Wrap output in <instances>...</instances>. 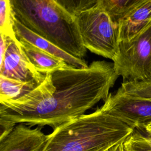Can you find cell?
I'll return each mask as SVG.
<instances>
[{"mask_svg": "<svg viewBox=\"0 0 151 151\" xmlns=\"http://www.w3.org/2000/svg\"><path fill=\"white\" fill-rule=\"evenodd\" d=\"M102 106L134 129L144 130L151 123V100L127 94L119 88L114 94H109Z\"/></svg>", "mask_w": 151, "mask_h": 151, "instance_id": "6", "label": "cell"}, {"mask_svg": "<svg viewBox=\"0 0 151 151\" xmlns=\"http://www.w3.org/2000/svg\"><path fill=\"white\" fill-rule=\"evenodd\" d=\"M124 151H151V136L133 132L124 142Z\"/></svg>", "mask_w": 151, "mask_h": 151, "instance_id": "17", "label": "cell"}, {"mask_svg": "<svg viewBox=\"0 0 151 151\" xmlns=\"http://www.w3.org/2000/svg\"><path fill=\"white\" fill-rule=\"evenodd\" d=\"M134 131L101 106L54 129L42 151H105Z\"/></svg>", "mask_w": 151, "mask_h": 151, "instance_id": "2", "label": "cell"}, {"mask_svg": "<svg viewBox=\"0 0 151 151\" xmlns=\"http://www.w3.org/2000/svg\"><path fill=\"white\" fill-rule=\"evenodd\" d=\"M119 89L127 94L151 100V80L124 81Z\"/></svg>", "mask_w": 151, "mask_h": 151, "instance_id": "15", "label": "cell"}, {"mask_svg": "<svg viewBox=\"0 0 151 151\" xmlns=\"http://www.w3.org/2000/svg\"><path fill=\"white\" fill-rule=\"evenodd\" d=\"M75 19L84 47L114 61L120 43L119 24L99 6L80 13Z\"/></svg>", "mask_w": 151, "mask_h": 151, "instance_id": "4", "label": "cell"}, {"mask_svg": "<svg viewBox=\"0 0 151 151\" xmlns=\"http://www.w3.org/2000/svg\"><path fill=\"white\" fill-rule=\"evenodd\" d=\"M14 15L21 24L71 55H86L75 17L54 0H11Z\"/></svg>", "mask_w": 151, "mask_h": 151, "instance_id": "3", "label": "cell"}, {"mask_svg": "<svg viewBox=\"0 0 151 151\" xmlns=\"http://www.w3.org/2000/svg\"><path fill=\"white\" fill-rule=\"evenodd\" d=\"M14 28L17 39L22 40L48 54L64 60L68 64L74 67L84 68L88 66L83 59L71 55L51 41L32 32L15 18H14Z\"/></svg>", "mask_w": 151, "mask_h": 151, "instance_id": "9", "label": "cell"}, {"mask_svg": "<svg viewBox=\"0 0 151 151\" xmlns=\"http://www.w3.org/2000/svg\"><path fill=\"white\" fill-rule=\"evenodd\" d=\"M151 25V0H147L119 24L120 41H130Z\"/></svg>", "mask_w": 151, "mask_h": 151, "instance_id": "10", "label": "cell"}, {"mask_svg": "<svg viewBox=\"0 0 151 151\" xmlns=\"http://www.w3.org/2000/svg\"><path fill=\"white\" fill-rule=\"evenodd\" d=\"M48 139L40 128L31 129L25 124L15 125L0 139V151H42Z\"/></svg>", "mask_w": 151, "mask_h": 151, "instance_id": "8", "label": "cell"}, {"mask_svg": "<svg viewBox=\"0 0 151 151\" xmlns=\"http://www.w3.org/2000/svg\"><path fill=\"white\" fill-rule=\"evenodd\" d=\"M38 86L34 81H21L0 75V102L18 99Z\"/></svg>", "mask_w": 151, "mask_h": 151, "instance_id": "12", "label": "cell"}, {"mask_svg": "<svg viewBox=\"0 0 151 151\" xmlns=\"http://www.w3.org/2000/svg\"><path fill=\"white\" fill-rule=\"evenodd\" d=\"M118 77L114 63L104 60L84 68L70 66L48 73L30 93L0 102V124L10 129L19 123L55 129L105 100Z\"/></svg>", "mask_w": 151, "mask_h": 151, "instance_id": "1", "label": "cell"}, {"mask_svg": "<svg viewBox=\"0 0 151 151\" xmlns=\"http://www.w3.org/2000/svg\"><path fill=\"white\" fill-rule=\"evenodd\" d=\"M123 142H120L106 150L105 151H124Z\"/></svg>", "mask_w": 151, "mask_h": 151, "instance_id": "18", "label": "cell"}, {"mask_svg": "<svg viewBox=\"0 0 151 151\" xmlns=\"http://www.w3.org/2000/svg\"><path fill=\"white\" fill-rule=\"evenodd\" d=\"M71 15L76 17L80 13L98 6L100 0H54Z\"/></svg>", "mask_w": 151, "mask_h": 151, "instance_id": "16", "label": "cell"}, {"mask_svg": "<svg viewBox=\"0 0 151 151\" xmlns=\"http://www.w3.org/2000/svg\"><path fill=\"white\" fill-rule=\"evenodd\" d=\"M17 40L18 45L22 53L35 68L41 74L45 75L48 73L71 66L64 60L50 54L22 40Z\"/></svg>", "mask_w": 151, "mask_h": 151, "instance_id": "11", "label": "cell"}, {"mask_svg": "<svg viewBox=\"0 0 151 151\" xmlns=\"http://www.w3.org/2000/svg\"><path fill=\"white\" fill-rule=\"evenodd\" d=\"M113 63L124 81L151 80V25L130 41H120Z\"/></svg>", "mask_w": 151, "mask_h": 151, "instance_id": "5", "label": "cell"}, {"mask_svg": "<svg viewBox=\"0 0 151 151\" xmlns=\"http://www.w3.org/2000/svg\"><path fill=\"white\" fill-rule=\"evenodd\" d=\"M14 15L11 0H0V32L14 41L18 40L14 28Z\"/></svg>", "mask_w": 151, "mask_h": 151, "instance_id": "14", "label": "cell"}, {"mask_svg": "<svg viewBox=\"0 0 151 151\" xmlns=\"http://www.w3.org/2000/svg\"><path fill=\"white\" fill-rule=\"evenodd\" d=\"M17 41L8 37V45L0 63V75L21 81H34L39 85L45 75L39 73L19 48Z\"/></svg>", "mask_w": 151, "mask_h": 151, "instance_id": "7", "label": "cell"}, {"mask_svg": "<svg viewBox=\"0 0 151 151\" xmlns=\"http://www.w3.org/2000/svg\"><path fill=\"white\" fill-rule=\"evenodd\" d=\"M145 131L146 132H147V133L148 134V135L151 136V123L147 124L144 129Z\"/></svg>", "mask_w": 151, "mask_h": 151, "instance_id": "19", "label": "cell"}, {"mask_svg": "<svg viewBox=\"0 0 151 151\" xmlns=\"http://www.w3.org/2000/svg\"><path fill=\"white\" fill-rule=\"evenodd\" d=\"M147 0H100V6L110 17L111 21L119 24L120 21Z\"/></svg>", "mask_w": 151, "mask_h": 151, "instance_id": "13", "label": "cell"}]
</instances>
